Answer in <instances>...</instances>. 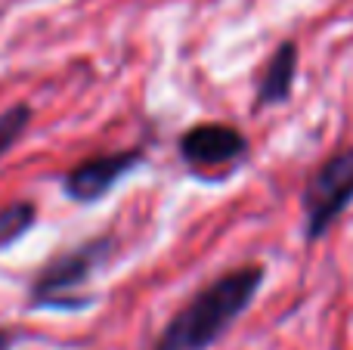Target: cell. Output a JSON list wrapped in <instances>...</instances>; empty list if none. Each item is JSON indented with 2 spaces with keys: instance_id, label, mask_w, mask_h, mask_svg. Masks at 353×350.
I'll return each mask as SVG.
<instances>
[{
  "instance_id": "cell-1",
  "label": "cell",
  "mask_w": 353,
  "mask_h": 350,
  "mask_svg": "<svg viewBox=\"0 0 353 350\" xmlns=\"http://www.w3.org/2000/svg\"><path fill=\"white\" fill-rule=\"evenodd\" d=\"M267 282L263 264L223 270L165 322L149 350H211L245 316Z\"/></svg>"
},
{
  "instance_id": "cell-5",
  "label": "cell",
  "mask_w": 353,
  "mask_h": 350,
  "mask_svg": "<svg viewBox=\"0 0 353 350\" xmlns=\"http://www.w3.org/2000/svg\"><path fill=\"white\" fill-rule=\"evenodd\" d=\"M146 149H118V152L90 155L81 165L68 167L59 180V189L74 205H97L115 189L121 180L146 167Z\"/></svg>"
},
{
  "instance_id": "cell-4",
  "label": "cell",
  "mask_w": 353,
  "mask_h": 350,
  "mask_svg": "<svg viewBox=\"0 0 353 350\" xmlns=\"http://www.w3.org/2000/svg\"><path fill=\"white\" fill-rule=\"evenodd\" d=\"M248 136L223 121H199L183 130L176 140V155L195 177H208L214 171H232L248 155Z\"/></svg>"
},
{
  "instance_id": "cell-2",
  "label": "cell",
  "mask_w": 353,
  "mask_h": 350,
  "mask_svg": "<svg viewBox=\"0 0 353 350\" xmlns=\"http://www.w3.org/2000/svg\"><path fill=\"white\" fill-rule=\"evenodd\" d=\"M118 239L112 233L93 236L65 251L53 254L34 279L28 282L25 307L31 313L37 310H53V313H81L97 304V295L87 291V285L115 260Z\"/></svg>"
},
{
  "instance_id": "cell-9",
  "label": "cell",
  "mask_w": 353,
  "mask_h": 350,
  "mask_svg": "<svg viewBox=\"0 0 353 350\" xmlns=\"http://www.w3.org/2000/svg\"><path fill=\"white\" fill-rule=\"evenodd\" d=\"M22 338V329H12V326H0V350H12Z\"/></svg>"
},
{
  "instance_id": "cell-3",
  "label": "cell",
  "mask_w": 353,
  "mask_h": 350,
  "mask_svg": "<svg viewBox=\"0 0 353 350\" xmlns=\"http://www.w3.org/2000/svg\"><path fill=\"white\" fill-rule=\"evenodd\" d=\"M353 205V146L332 152L323 165L313 167L301 192L304 211V242L316 245L329 236L338 217Z\"/></svg>"
},
{
  "instance_id": "cell-7",
  "label": "cell",
  "mask_w": 353,
  "mask_h": 350,
  "mask_svg": "<svg viewBox=\"0 0 353 350\" xmlns=\"http://www.w3.org/2000/svg\"><path fill=\"white\" fill-rule=\"evenodd\" d=\"M37 223V205L31 198H16L6 208H0V251H10L16 242L34 229Z\"/></svg>"
},
{
  "instance_id": "cell-6",
  "label": "cell",
  "mask_w": 353,
  "mask_h": 350,
  "mask_svg": "<svg viewBox=\"0 0 353 350\" xmlns=\"http://www.w3.org/2000/svg\"><path fill=\"white\" fill-rule=\"evenodd\" d=\"M294 78H298V43L282 41L270 53L267 65H263L261 78H257L254 109H270V105L288 103L294 93Z\"/></svg>"
},
{
  "instance_id": "cell-8",
  "label": "cell",
  "mask_w": 353,
  "mask_h": 350,
  "mask_svg": "<svg viewBox=\"0 0 353 350\" xmlns=\"http://www.w3.org/2000/svg\"><path fill=\"white\" fill-rule=\"evenodd\" d=\"M31 118H34V109L28 103H16L6 112H0V161L10 155V149L28 134Z\"/></svg>"
}]
</instances>
